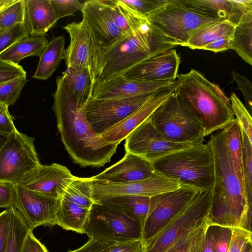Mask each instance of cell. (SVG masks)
I'll return each instance as SVG.
<instances>
[{
  "label": "cell",
  "instance_id": "2e32d148",
  "mask_svg": "<svg viewBox=\"0 0 252 252\" xmlns=\"http://www.w3.org/2000/svg\"><path fill=\"white\" fill-rule=\"evenodd\" d=\"M181 187L177 181L155 172L149 178L134 182L113 183L94 180L92 197L94 202L119 195L151 197Z\"/></svg>",
  "mask_w": 252,
  "mask_h": 252
},
{
  "label": "cell",
  "instance_id": "f35d334b",
  "mask_svg": "<svg viewBox=\"0 0 252 252\" xmlns=\"http://www.w3.org/2000/svg\"><path fill=\"white\" fill-rule=\"evenodd\" d=\"M26 76L0 84V103L8 106L14 104L20 96Z\"/></svg>",
  "mask_w": 252,
  "mask_h": 252
},
{
  "label": "cell",
  "instance_id": "8fae6325",
  "mask_svg": "<svg viewBox=\"0 0 252 252\" xmlns=\"http://www.w3.org/2000/svg\"><path fill=\"white\" fill-rule=\"evenodd\" d=\"M199 190L179 188L150 197L148 211L142 227L141 239L147 243L182 210Z\"/></svg>",
  "mask_w": 252,
  "mask_h": 252
},
{
  "label": "cell",
  "instance_id": "4316f807",
  "mask_svg": "<svg viewBox=\"0 0 252 252\" xmlns=\"http://www.w3.org/2000/svg\"><path fill=\"white\" fill-rule=\"evenodd\" d=\"M65 39L63 35L54 37L48 42L39 57L36 70L32 77L49 79L64 58Z\"/></svg>",
  "mask_w": 252,
  "mask_h": 252
},
{
  "label": "cell",
  "instance_id": "d6986e66",
  "mask_svg": "<svg viewBox=\"0 0 252 252\" xmlns=\"http://www.w3.org/2000/svg\"><path fill=\"white\" fill-rule=\"evenodd\" d=\"M173 85L155 92L138 108L101 133V137L108 143L118 145L171 95Z\"/></svg>",
  "mask_w": 252,
  "mask_h": 252
},
{
  "label": "cell",
  "instance_id": "7dc6e473",
  "mask_svg": "<svg viewBox=\"0 0 252 252\" xmlns=\"http://www.w3.org/2000/svg\"><path fill=\"white\" fill-rule=\"evenodd\" d=\"M145 243L142 239L110 244L108 252H144Z\"/></svg>",
  "mask_w": 252,
  "mask_h": 252
},
{
  "label": "cell",
  "instance_id": "d4e9b609",
  "mask_svg": "<svg viewBox=\"0 0 252 252\" xmlns=\"http://www.w3.org/2000/svg\"><path fill=\"white\" fill-rule=\"evenodd\" d=\"M71 95L80 105L88 104L92 96L94 80L90 70L82 67H70L62 72Z\"/></svg>",
  "mask_w": 252,
  "mask_h": 252
},
{
  "label": "cell",
  "instance_id": "816d5d0a",
  "mask_svg": "<svg viewBox=\"0 0 252 252\" xmlns=\"http://www.w3.org/2000/svg\"><path fill=\"white\" fill-rule=\"evenodd\" d=\"M111 6L112 17L118 27L125 35H129L132 30L124 15L118 6L116 0H110Z\"/></svg>",
  "mask_w": 252,
  "mask_h": 252
},
{
  "label": "cell",
  "instance_id": "3957f363",
  "mask_svg": "<svg viewBox=\"0 0 252 252\" xmlns=\"http://www.w3.org/2000/svg\"><path fill=\"white\" fill-rule=\"evenodd\" d=\"M214 161V183L209 215L211 225L252 231V205L235 173L223 129L209 141Z\"/></svg>",
  "mask_w": 252,
  "mask_h": 252
},
{
  "label": "cell",
  "instance_id": "db71d44e",
  "mask_svg": "<svg viewBox=\"0 0 252 252\" xmlns=\"http://www.w3.org/2000/svg\"><path fill=\"white\" fill-rule=\"evenodd\" d=\"M110 244L103 243L91 239L82 247L68 252H108Z\"/></svg>",
  "mask_w": 252,
  "mask_h": 252
},
{
  "label": "cell",
  "instance_id": "ffe728a7",
  "mask_svg": "<svg viewBox=\"0 0 252 252\" xmlns=\"http://www.w3.org/2000/svg\"><path fill=\"white\" fill-rule=\"evenodd\" d=\"M174 81L149 82L131 80L118 75L94 85V99H118L155 93L174 85Z\"/></svg>",
  "mask_w": 252,
  "mask_h": 252
},
{
  "label": "cell",
  "instance_id": "f6af8a7d",
  "mask_svg": "<svg viewBox=\"0 0 252 252\" xmlns=\"http://www.w3.org/2000/svg\"><path fill=\"white\" fill-rule=\"evenodd\" d=\"M233 81L237 84V89L240 90L244 97L246 107L251 115L252 111V85L251 81L246 76L232 71Z\"/></svg>",
  "mask_w": 252,
  "mask_h": 252
},
{
  "label": "cell",
  "instance_id": "277c9868",
  "mask_svg": "<svg viewBox=\"0 0 252 252\" xmlns=\"http://www.w3.org/2000/svg\"><path fill=\"white\" fill-rule=\"evenodd\" d=\"M176 79L173 92L202 126L205 136L234 120L229 98L200 72L192 69Z\"/></svg>",
  "mask_w": 252,
  "mask_h": 252
},
{
  "label": "cell",
  "instance_id": "ba28073f",
  "mask_svg": "<svg viewBox=\"0 0 252 252\" xmlns=\"http://www.w3.org/2000/svg\"><path fill=\"white\" fill-rule=\"evenodd\" d=\"M146 18L174 46H184L190 33L196 29L210 23L223 21L200 14L185 5L180 0H168Z\"/></svg>",
  "mask_w": 252,
  "mask_h": 252
},
{
  "label": "cell",
  "instance_id": "5b68a950",
  "mask_svg": "<svg viewBox=\"0 0 252 252\" xmlns=\"http://www.w3.org/2000/svg\"><path fill=\"white\" fill-rule=\"evenodd\" d=\"M154 171L177 181L182 187L212 190L214 161L209 142L167 155L151 162Z\"/></svg>",
  "mask_w": 252,
  "mask_h": 252
},
{
  "label": "cell",
  "instance_id": "f1b7e54d",
  "mask_svg": "<svg viewBox=\"0 0 252 252\" xmlns=\"http://www.w3.org/2000/svg\"><path fill=\"white\" fill-rule=\"evenodd\" d=\"M230 45L231 49L252 65V11L245 13L235 25Z\"/></svg>",
  "mask_w": 252,
  "mask_h": 252
},
{
  "label": "cell",
  "instance_id": "603a6c76",
  "mask_svg": "<svg viewBox=\"0 0 252 252\" xmlns=\"http://www.w3.org/2000/svg\"><path fill=\"white\" fill-rule=\"evenodd\" d=\"M25 3L29 35H45L58 21L50 0H25Z\"/></svg>",
  "mask_w": 252,
  "mask_h": 252
},
{
  "label": "cell",
  "instance_id": "7c38bea8",
  "mask_svg": "<svg viewBox=\"0 0 252 252\" xmlns=\"http://www.w3.org/2000/svg\"><path fill=\"white\" fill-rule=\"evenodd\" d=\"M81 11L82 21L90 34L94 46L95 62L99 53L125 34L114 22L110 0L85 1Z\"/></svg>",
  "mask_w": 252,
  "mask_h": 252
},
{
  "label": "cell",
  "instance_id": "6da1fadb",
  "mask_svg": "<svg viewBox=\"0 0 252 252\" xmlns=\"http://www.w3.org/2000/svg\"><path fill=\"white\" fill-rule=\"evenodd\" d=\"M56 85L52 108L65 150L81 167L103 166L116 153L118 145L106 142L95 132L87 118L88 103H77L62 75L57 78Z\"/></svg>",
  "mask_w": 252,
  "mask_h": 252
},
{
  "label": "cell",
  "instance_id": "1f68e13d",
  "mask_svg": "<svg viewBox=\"0 0 252 252\" xmlns=\"http://www.w3.org/2000/svg\"><path fill=\"white\" fill-rule=\"evenodd\" d=\"M185 5L207 17L231 22L232 5L230 0H180Z\"/></svg>",
  "mask_w": 252,
  "mask_h": 252
},
{
  "label": "cell",
  "instance_id": "ab89813d",
  "mask_svg": "<svg viewBox=\"0 0 252 252\" xmlns=\"http://www.w3.org/2000/svg\"><path fill=\"white\" fill-rule=\"evenodd\" d=\"M29 35L25 23L0 30V54L16 42Z\"/></svg>",
  "mask_w": 252,
  "mask_h": 252
},
{
  "label": "cell",
  "instance_id": "836d02e7",
  "mask_svg": "<svg viewBox=\"0 0 252 252\" xmlns=\"http://www.w3.org/2000/svg\"><path fill=\"white\" fill-rule=\"evenodd\" d=\"M10 226L6 252H22L25 238L30 230L18 211L12 206L9 208Z\"/></svg>",
  "mask_w": 252,
  "mask_h": 252
},
{
  "label": "cell",
  "instance_id": "f907efd6",
  "mask_svg": "<svg viewBox=\"0 0 252 252\" xmlns=\"http://www.w3.org/2000/svg\"><path fill=\"white\" fill-rule=\"evenodd\" d=\"M232 5L231 22L236 25L246 12L252 11V0H230Z\"/></svg>",
  "mask_w": 252,
  "mask_h": 252
},
{
  "label": "cell",
  "instance_id": "11a10c76",
  "mask_svg": "<svg viewBox=\"0 0 252 252\" xmlns=\"http://www.w3.org/2000/svg\"><path fill=\"white\" fill-rule=\"evenodd\" d=\"M14 188L13 184L0 182V208L11 206Z\"/></svg>",
  "mask_w": 252,
  "mask_h": 252
},
{
  "label": "cell",
  "instance_id": "680465c9",
  "mask_svg": "<svg viewBox=\"0 0 252 252\" xmlns=\"http://www.w3.org/2000/svg\"><path fill=\"white\" fill-rule=\"evenodd\" d=\"M242 252H252V240L246 243Z\"/></svg>",
  "mask_w": 252,
  "mask_h": 252
},
{
  "label": "cell",
  "instance_id": "9c48e42d",
  "mask_svg": "<svg viewBox=\"0 0 252 252\" xmlns=\"http://www.w3.org/2000/svg\"><path fill=\"white\" fill-rule=\"evenodd\" d=\"M83 232L90 239L109 244L142 239L137 222L98 202L90 209Z\"/></svg>",
  "mask_w": 252,
  "mask_h": 252
},
{
  "label": "cell",
  "instance_id": "6125c7cd",
  "mask_svg": "<svg viewBox=\"0 0 252 252\" xmlns=\"http://www.w3.org/2000/svg\"><path fill=\"white\" fill-rule=\"evenodd\" d=\"M8 5H7V6H8ZM7 6H5V7H2V8H0V12L1 11H2V10L5 8V7H6Z\"/></svg>",
  "mask_w": 252,
  "mask_h": 252
},
{
  "label": "cell",
  "instance_id": "b9f144b4",
  "mask_svg": "<svg viewBox=\"0 0 252 252\" xmlns=\"http://www.w3.org/2000/svg\"><path fill=\"white\" fill-rule=\"evenodd\" d=\"M58 21L68 16H74L77 11H81L83 3L78 0H50Z\"/></svg>",
  "mask_w": 252,
  "mask_h": 252
},
{
  "label": "cell",
  "instance_id": "bcb514c9",
  "mask_svg": "<svg viewBox=\"0 0 252 252\" xmlns=\"http://www.w3.org/2000/svg\"><path fill=\"white\" fill-rule=\"evenodd\" d=\"M215 244L213 252H227L231 237V228L215 225Z\"/></svg>",
  "mask_w": 252,
  "mask_h": 252
},
{
  "label": "cell",
  "instance_id": "74e56055",
  "mask_svg": "<svg viewBox=\"0 0 252 252\" xmlns=\"http://www.w3.org/2000/svg\"><path fill=\"white\" fill-rule=\"evenodd\" d=\"M229 100L234 115L240 127L252 143V119L250 113L234 93L230 94Z\"/></svg>",
  "mask_w": 252,
  "mask_h": 252
},
{
  "label": "cell",
  "instance_id": "681fc988",
  "mask_svg": "<svg viewBox=\"0 0 252 252\" xmlns=\"http://www.w3.org/2000/svg\"><path fill=\"white\" fill-rule=\"evenodd\" d=\"M17 130L8 106L0 103V133L9 135Z\"/></svg>",
  "mask_w": 252,
  "mask_h": 252
},
{
  "label": "cell",
  "instance_id": "7402d4cb",
  "mask_svg": "<svg viewBox=\"0 0 252 252\" xmlns=\"http://www.w3.org/2000/svg\"><path fill=\"white\" fill-rule=\"evenodd\" d=\"M154 172L150 161L126 152L120 161L92 177L95 181L122 183L144 180L150 178Z\"/></svg>",
  "mask_w": 252,
  "mask_h": 252
},
{
  "label": "cell",
  "instance_id": "9a60e30c",
  "mask_svg": "<svg viewBox=\"0 0 252 252\" xmlns=\"http://www.w3.org/2000/svg\"><path fill=\"white\" fill-rule=\"evenodd\" d=\"M126 152L140 156L150 162L172 153L193 145L176 143L163 139L149 118L125 139Z\"/></svg>",
  "mask_w": 252,
  "mask_h": 252
},
{
  "label": "cell",
  "instance_id": "44dd1931",
  "mask_svg": "<svg viewBox=\"0 0 252 252\" xmlns=\"http://www.w3.org/2000/svg\"><path fill=\"white\" fill-rule=\"evenodd\" d=\"M70 36V43L64 50L66 68L82 67L88 68L93 78L95 50L90 34L82 21L73 22L63 27Z\"/></svg>",
  "mask_w": 252,
  "mask_h": 252
},
{
  "label": "cell",
  "instance_id": "9f6ffc18",
  "mask_svg": "<svg viewBox=\"0 0 252 252\" xmlns=\"http://www.w3.org/2000/svg\"><path fill=\"white\" fill-rule=\"evenodd\" d=\"M232 36H221L216 39L212 43L206 45L203 50L218 53L231 49V41Z\"/></svg>",
  "mask_w": 252,
  "mask_h": 252
},
{
  "label": "cell",
  "instance_id": "91938a15",
  "mask_svg": "<svg viewBox=\"0 0 252 252\" xmlns=\"http://www.w3.org/2000/svg\"><path fill=\"white\" fill-rule=\"evenodd\" d=\"M9 135L0 133V149L7 140Z\"/></svg>",
  "mask_w": 252,
  "mask_h": 252
},
{
  "label": "cell",
  "instance_id": "30bf717a",
  "mask_svg": "<svg viewBox=\"0 0 252 252\" xmlns=\"http://www.w3.org/2000/svg\"><path fill=\"white\" fill-rule=\"evenodd\" d=\"M34 138L16 130L0 149V182L20 184L41 165Z\"/></svg>",
  "mask_w": 252,
  "mask_h": 252
},
{
  "label": "cell",
  "instance_id": "8d00e7d4",
  "mask_svg": "<svg viewBox=\"0 0 252 252\" xmlns=\"http://www.w3.org/2000/svg\"><path fill=\"white\" fill-rule=\"evenodd\" d=\"M240 130L243 144V168L245 191L249 203L252 205V143L241 127Z\"/></svg>",
  "mask_w": 252,
  "mask_h": 252
},
{
  "label": "cell",
  "instance_id": "94428289",
  "mask_svg": "<svg viewBox=\"0 0 252 252\" xmlns=\"http://www.w3.org/2000/svg\"><path fill=\"white\" fill-rule=\"evenodd\" d=\"M15 0H0V9L12 3Z\"/></svg>",
  "mask_w": 252,
  "mask_h": 252
},
{
  "label": "cell",
  "instance_id": "4dcf8cb0",
  "mask_svg": "<svg viewBox=\"0 0 252 252\" xmlns=\"http://www.w3.org/2000/svg\"><path fill=\"white\" fill-rule=\"evenodd\" d=\"M223 129L226 134V145L230 158L237 177L245 191L243 168V144L240 127L235 119Z\"/></svg>",
  "mask_w": 252,
  "mask_h": 252
},
{
  "label": "cell",
  "instance_id": "7a4b0ae2",
  "mask_svg": "<svg viewBox=\"0 0 252 252\" xmlns=\"http://www.w3.org/2000/svg\"><path fill=\"white\" fill-rule=\"evenodd\" d=\"M116 2L132 33L124 35L97 56L94 65V84L121 75L142 61L175 47L146 17L121 0Z\"/></svg>",
  "mask_w": 252,
  "mask_h": 252
},
{
  "label": "cell",
  "instance_id": "f546056e",
  "mask_svg": "<svg viewBox=\"0 0 252 252\" xmlns=\"http://www.w3.org/2000/svg\"><path fill=\"white\" fill-rule=\"evenodd\" d=\"M90 210L62 197L57 213L56 225L66 230L83 234V227Z\"/></svg>",
  "mask_w": 252,
  "mask_h": 252
},
{
  "label": "cell",
  "instance_id": "f5cc1de1",
  "mask_svg": "<svg viewBox=\"0 0 252 252\" xmlns=\"http://www.w3.org/2000/svg\"><path fill=\"white\" fill-rule=\"evenodd\" d=\"M32 231H29L22 252H49L46 247L34 236Z\"/></svg>",
  "mask_w": 252,
  "mask_h": 252
},
{
  "label": "cell",
  "instance_id": "cb8c5ba5",
  "mask_svg": "<svg viewBox=\"0 0 252 252\" xmlns=\"http://www.w3.org/2000/svg\"><path fill=\"white\" fill-rule=\"evenodd\" d=\"M149 196L125 195L105 198L95 202L120 212L137 222L141 227L146 217L150 202Z\"/></svg>",
  "mask_w": 252,
  "mask_h": 252
},
{
  "label": "cell",
  "instance_id": "7bdbcfd3",
  "mask_svg": "<svg viewBox=\"0 0 252 252\" xmlns=\"http://www.w3.org/2000/svg\"><path fill=\"white\" fill-rule=\"evenodd\" d=\"M227 252H242L246 243L252 240V232L239 227L231 228Z\"/></svg>",
  "mask_w": 252,
  "mask_h": 252
},
{
  "label": "cell",
  "instance_id": "4fadbf2b",
  "mask_svg": "<svg viewBox=\"0 0 252 252\" xmlns=\"http://www.w3.org/2000/svg\"><path fill=\"white\" fill-rule=\"evenodd\" d=\"M60 199H54L15 185L11 206L20 214L31 229L41 225H55Z\"/></svg>",
  "mask_w": 252,
  "mask_h": 252
},
{
  "label": "cell",
  "instance_id": "52a82bcc",
  "mask_svg": "<svg viewBox=\"0 0 252 252\" xmlns=\"http://www.w3.org/2000/svg\"><path fill=\"white\" fill-rule=\"evenodd\" d=\"M212 190L200 191L190 202L153 238L144 252H165L209 219Z\"/></svg>",
  "mask_w": 252,
  "mask_h": 252
},
{
  "label": "cell",
  "instance_id": "484cf974",
  "mask_svg": "<svg viewBox=\"0 0 252 252\" xmlns=\"http://www.w3.org/2000/svg\"><path fill=\"white\" fill-rule=\"evenodd\" d=\"M48 42L43 34L27 35L16 42L0 54V59L18 64L21 60L26 57H39Z\"/></svg>",
  "mask_w": 252,
  "mask_h": 252
},
{
  "label": "cell",
  "instance_id": "6f0895ef",
  "mask_svg": "<svg viewBox=\"0 0 252 252\" xmlns=\"http://www.w3.org/2000/svg\"><path fill=\"white\" fill-rule=\"evenodd\" d=\"M215 241V226L210 225L205 235L202 252H213Z\"/></svg>",
  "mask_w": 252,
  "mask_h": 252
},
{
  "label": "cell",
  "instance_id": "d590c367",
  "mask_svg": "<svg viewBox=\"0 0 252 252\" xmlns=\"http://www.w3.org/2000/svg\"><path fill=\"white\" fill-rule=\"evenodd\" d=\"M25 0H15L0 12V30L25 24Z\"/></svg>",
  "mask_w": 252,
  "mask_h": 252
},
{
  "label": "cell",
  "instance_id": "5bb4252c",
  "mask_svg": "<svg viewBox=\"0 0 252 252\" xmlns=\"http://www.w3.org/2000/svg\"><path fill=\"white\" fill-rule=\"evenodd\" d=\"M155 93L118 99L91 97L87 107V118L95 132L100 134L138 108Z\"/></svg>",
  "mask_w": 252,
  "mask_h": 252
},
{
  "label": "cell",
  "instance_id": "60d3db41",
  "mask_svg": "<svg viewBox=\"0 0 252 252\" xmlns=\"http://www.w3.org/2000/svg\"><path fill=\"white\" fill-rule=\"evenodd\" d=\"M130 8L145 17L158 9L168 0H121Z\"/></svg>",
  "mask_w": 252,
  "mask_h": 252
},
{
  "label": "cell",
  "instance_id": "83f0119b",
  "mask_svg": "<svg viewBox=\"0 0 252 252\" xmlns=\"http://www.w3.org/2000/svg\"><path fill=\"white\" fill-rule=\"evenodd\" d=\"M235 26L227 20L207 24L193 31L184 46L192 49H203L220 37L232 36Z\"/></svg>",
  "mask_w": 252,
  "mask_h": 252
},
{
  "label": "cell",
  "instance_id": "d6a6232c",
  "mask_svg": "<svg viewBox=\"0 0 252 252\" xmlns=\"http://www.w3.org/2000/svg\"><path fill=\"white\" fill-rule=\"evenodd\" d=\"M93 177L80 178L74 176L62 198L83 208L90 209L95 203L93 199Z\"/></svg>",
  "mask_w": 252,
  "mask_h": 252
},
{
  "label": "cell",
  "instance_id": "ac0fdd59",
  "mask_svg": "<svg viewBox=\"0 0 252 252\" xmlns=\"http://www.w3.org/2000/svg\"><path fill=\"white\" fill-rule=\"evenodd\" d=\"M73 177L64 165L57 163L48 165L41 164L20 184L38 194L59 199Z\"/></svg>",
  "mask_w": 252,
  "mask_h": 252
},
{
  "label": "cell",
  "instance_id": "e575fe53",
  "mask_svg": "<svg viewBox=\"0 0 252 252\" xmlns=\"http://www.w3.org/2000/svg\"><path fill=\"white\" fill-rule=\"evenodd\" d=\"M210 225L208 219L165 252H202L205 235Z\"/></svg>",
  "mask_w": 252,
  "mask_h": 252
},
{
  "label": "cell",
  "instance_id": "e0dca14e",
  "mask_svg": "<svg viewBox=\"0 0 252 252\" xmlns=\"http://www.w3.org/2000/svg\"><path fill=\"white\" fill-rule=\"evenodd\" d=\"M180 63L176 50L171 49L142 61L121 75L139 81H174L178 75Z\"/></svg>",
  "mask_w": 252,
  "mask_h": 252
},
{
  "label": "cell",
  "instance_id": "ee69618b",
  "mask_svg": "<svg viewBox=\"0 0 252 252\" xmlns=\"http://www.w3.org/2000/svg\"><path fill=\"white\" fill-rule=\"evenodd\" d=\"M26 76V72L19 64L0 59V84Z\"/></svg>",
  "mask_w": 252,
  "mask_h": 252
},
{
  "label": "cell",
  "instance_id": "8992f818",
  "mask_svg": "<svg viewBox=\"0 0 252 252\" xmlns=\"http://www.w3.org/2000/svg\"><path fill=\"white\" fill-rule=\"evenodd\" d=\"M149 119L162 137L171 142L196 145L206 137L202 126L174 92Z\"/></svg>",
  "mask_w": 252,
  "mask_h": 252
},
{
  "label": "cell",
  "instance_id": "c3c4849f",
  "mask_svg": "<svg viewBox=\"0 0 252 252\" xmlns=\"http://www.w3.org/2000/svg\"><path fill=\"white\" fill-rule=\"evenodd\" d=\"M10 212L7 208L0 213V252H6L8 242Z\"/></svg>",
  "mask_w": 252,
  "mask_h": 252
}]
</instances>
